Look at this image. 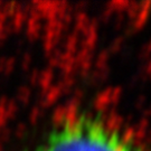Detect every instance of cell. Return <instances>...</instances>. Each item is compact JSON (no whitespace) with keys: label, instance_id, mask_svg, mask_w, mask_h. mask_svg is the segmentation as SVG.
<instances>
[{"label":"cell","instance_id":"6da1fadb","mask_svg":"<svg viewBox=\"0 0 151 151\" xmlns=\"http://www.w3.org/2000/svg\"><path fill=\"white\" fill-rule=\"evenodd\" d=\"M35 151H143L121 131L91 115H78L55 125Z\"/></svg>","mask_w":151,"mask_h":151}]
</instances>
